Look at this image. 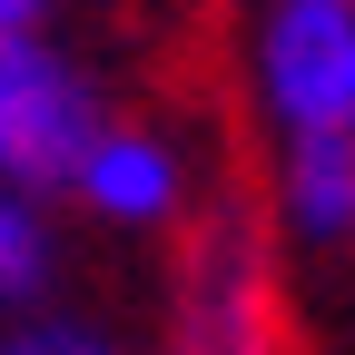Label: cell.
<instances>
[{
  "instance_id": "6da1fadb",
  "label": "cell",
  "mask_w": 355,
  "mask_h": 355,
  "mask_svg": "<svg viewBox=\"0 0 355 355\" xmlns=\"http://www.w3.org/2000/svg\"><path fill=\"white\" fill-rule=\"evenodd\" d=\"M168 355H296L286 286L247 198H207L168 266Z\"/></svg>"
},
{
  "instance_id": "7a4b0ae2",
  "label": "cell",
  "mask_w": 355,
  "mask_h": 355,
  "mask_svg": "<svg viewBox=\"0 0 355 355\" xmlns=\"http://www.w3.org/2000/svg\"><path fill=\"white\" fill-rule=\"evenodd\" d=\"M89 139H99V89L40 30H0V188H69Z\"/></svg>"
},
{
  "instance_id": "3957f363",
  "label": "cell",
  "mask_w": 355,
  "mask_h": 355,
  "mask_svg": "<svg viewBox=\"0 0 355 355\" xmlns=\"http://www.w3.org/2000/svg\"><path fill=\"white\" fill-rule=\"evenodd\" d=\"M257 69H266V109H277L286 139L355 128V10L345 0H277Z\"/></svg>"
},
{
  "instance_id": "277c9868",
  "label": "cell",
  "mask_w": 355,
  "mask_h": 355,
  "mask_svg": "<svg viewBox=\"0 0 355 355\" xmlns=\"http://www.w3.org/2000/svg\"><path fill=\"white\" fill-rule=\"evenodd\" d=\"M69 188L109 217V227H168L178 207H188V168H178V148L158 139V128H139V119H99V139H89V158H79V178Z\"/></svg>"
},
{
  "instance_id": "5b68a950",
  "label": "cell",
  "mask_w": 355,
  "mask_h": 355,
  "mask_svg": "<svg viewBox=\"0 0 355 355\" xmlns=\"http://www.w3.org/2000/svg\"><path fill=\"white\" fill-rule=\"evenodd\" d=\"M286 227H306L316 247L355 237V128H316V139H286Z\"/></svg>"
},
{
  "instance_id": "8992f818",
  "label": "cell",
  "mask_w": 355,
  "mask_h": 355,
  "mask_svg": "<svg viewBox=\"0 0 355 355\" xmlns=\"http://www.w3.org/2000/svg\"><path fill=\"white\" fill-rule=\"evenodd\" d=\"M40 286H50V227H40L10 188H0V316H10V306H30Z\"/></svg>"
},
{
  "instance_id": "52a82bcc",
  "label": "cell",
  "mask_w": 355,
  "mask_h": 355,
  "mask_svg": "<svg viewBox=\"0 0 355 355\" xmlns=\"http://www.w3.org/2000/svg\"><path fill=\"white\" fill-rule=\"evenodd\" d=\"M0 355H119L99 326H79V316H50V326H20V336H0Z\"/></svg>"
},
{
  "instance_id": "ba28073f",
  "label": "cell",
  "mask_w": 355,
  "mask_h": 355,
  "mask_svg": "<svg viewBox=\"0 0 355 355\" xmlns=\"http://www.w3.org/2000/svg\"><path fill=\"white\" fill-rule=\"evenodd\" d=\"M50 20V0H0V30H40Z\"/></svg>"
},
{
  "instance_id": "9c48e42d",
  "label": "cell",
  "mask_w": 355,
  "mask_h": 355,
  "mask_svg": "<svg viewBox=\"0 0 355 355\" xmlns=\"http://www.w3.org/2000/svg\"><path fill=\"white\" fill-rule=\"evenodd\" d=\"M345 10H355V0H345Z\"/></svg>"
}]
</instances>
